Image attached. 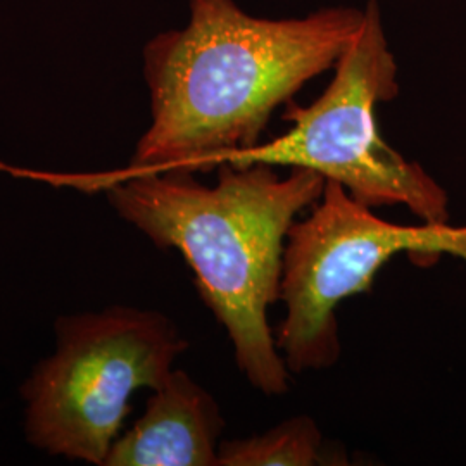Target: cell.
Wrapping results in <instances>:
<instances>
[{
    "label": "cell",
    "instance_id": "6da1fadb",
    "mask_svg": "<svg viewBox=\"0 0 466 466\" xmlns=\"http://www.w3.org/2000/svg\"><path fill=\"white\" fill-rule=\"evenodd\" d=\"M363 17L330 7L265 19L235 0H190L184 30L146 47L152 121L128 169L208 173L256 147L275 109L337 65Z\"/></svg>",
    "mask_w": 466,
    "mask_h": 466
},
{
    "label": "cell",
    "instance_id": "7a4b0ae2",
    "mask_svg": "<svg viewBox=\"0 0 466 466\" xmlns=\"http://www.w3.org/2000/svg\"><path fill=\"white\" fill-rule=\"evenodd\" d=\"M217 169L215 185L184 169H127L102 187L119 217L159 249L184 256L250 385L282 396L290 387V370L268 309L280 300L289 230L321 199L327 178L308 167L280 177L265 163L223 161Z\"/></svg>",
    "mask_w": 466,
    "mask_h": 466
},
{
    "label": "cell",
    "instance_id": "3957f363",
    "mask_svg": "<svg viewBox=\"0 0 466 466\" xmlns=\"http://www.w3.org/2000/svg\"><path fill=\"white\" fill-rule=\"evenodd\" d=\"M333 69L332 82L313 104L287 102L285 134L227 161L308 167L371 209L402 204L423 223H448L446 190L379 132L377 107L394 99L400 85L377 0H368L363 25Z\"/></svg>",
    "mask_w": 466,
    "mask_h": 466
},
{
    "label": "cell",
    "instance_id": "277c9868",
    "mask_svg": "<svg viewBox=\"0 0 466 466\" xmlns=\"http://www.w3.org/2000/svg\"><path fill=\"white\" fill-rule=\"evenodd\" d=\"M56 352L23 383L28 442L54 456L106 463L138 389L161 387L188 348L159 311L111 306L59 318Z\"/></svg>",
    "mask_w": 466,
    "mask_h": 466
},
{
    "label": "cell",
    "instance_id": "5b68a950",
    "mask_svg": "<svg viewBox=\"0 0 466 466\" xmlns=\"http://www.w3.org/2000/svg\"><path fill=\"white\" fill-rule=\"evenodd\" d=\"M400 252L427 261L442 254L466 261V227L390 223L327 180L321 199L287 235L280 289L285 318L275 340L290 373L337 363L339 304L370 292L375 275Z\"/></svg>",
    "mask_w": 466,
    "mask_h": 466
},
{
    "label": "cell",
    "instance_id": "8992f818",
    "mask_svg": "<svg viewBox=\"0 0 466 466\" xmlns=\"http://www.w3.org/2000/svg\"><path fill=\"white\" fill-rule=\"evenodd\" d=\"M223 429L217 400L184 370H171L104 466H218Z\"/></svg>",
    "mask_w": 466,
    "mask_h": 466
},
{
    "label": "cell",
    "instance_id": "52a82bcc",
    "mask_svg": "<svg viewBox=\"0 0 466 466\" xmlns=\"http://www.w3.org/2000/svg\"><path fill=\"white\" fill-rule=\"evenodd\" d=\"M346 465L344 454L330 452L311 417L289 418L268 432L248 439L223 441L218 466Z\"/></svg>",
    "mask_w": 466,
    "mask_h": 466
}]
</instances>
